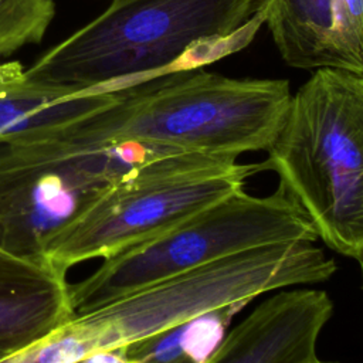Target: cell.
<instances>
[{
  "mask_svg": "<svg viewBox=\"0 0 363 363\" xmlns=\"http://www.w3.org/2000/svg\"><path fill=\"white\" fill-rule=\"evenodd\" d=\"M357 261H359V265H360V271H362V281H363V254L357 258Z\"/></svg>",
  "mask_w": 363,
  "mask_h": 363,
  "instance_id": "obj_12",
  "label": "cell"
},
{
  "mask_svg": "<svg viewBox=\"0 0 363 363\" xmlns=\"http://www.w3.org/2000/svg\"><path fill=\"white\" fill-rule=\"evenodd\" d=\"M54 14V0H0V58L40 43Z\"/></svg>",
  "mask_w": 363,
  "mask_h": 363,
  "instance_id": "obj_9",
  "label": "cell"
},
{
  "mask_svg": "<svg viewBox=\"0 0 363 363\" xmlns=\"http://www.w3.org/2000/svg\"><path fill=\"white\" fill-rule=\"evenodd\" d=\"M247 303L234 302L213 309L122 350L135 363H207L223 342L230 322Z\"/></svg>",
  "mask_w": 363,
  "mask_h": 363,
  "instance_id": "obj_8",
  "label": "cell"
},
{
  "mask_svg": "<svg viewBox=\"0 0 363 363\" xmlns=\"http://www.w3.org/2000/svg\"><path fill=\"white\" fill-rule=\"evenodd\" d=\"M79 363H135L130 360L122 350L119 349H109V350H98L85 359H82Z\"/></svg>",
  "mask_w": 363,
  "mask_h": 363,
  "instance_id": "obj_10",
  "label": "cell"
},
{
  "mask_svg": "<svg viewBox=\"0 0 363 363\" xmlns=\"http://www.w3.org/2000/svg\"><path fill=\"white\" fill-rule=\"evenodd\" d=\"M259 170L312 220L333 251L363 254V74L315 69L292 94L282 125Z\"/></svg>",
  "mask_w": 363,
  "mask_h": 363,
  "instance_id": "obj_3",
  "label": "cell"
},
{
  "mask_svg": "<svg viewBox=\"0 0 363 363\" xmlns=\"http://www.w3.org/2000/svg\"><path fill=\"white\" fill-rule=\"evenodd\" d=\"M306 363H333V362H323V360H319V359L315 356L313 359H311V360L306 362Z\"/></svg>",
  "mask_w": 363,
  "mask_h": 363,
  "instance_id": "obj_11",
  "label": "cell"
},
{
  "mask_svg": "<svg viewBox=\"0 0 363 363\" xmlns=\"http://www.w3.org/2000/svg\"><path fill=\"white\" fill-rule=\"evenodd\" d=\"M259 11L289 67L363 74V0H261Z\"/></svg>",
  "mask_w": 363,
  "mask_h": 363,
  "instance_id": "obj_5",
  "label": "cell"
},
{
  "mask_svg": "<svg viewBox=\"0 0 363 363\" xmlns=\"http://www.w3.org/2000/svg\"><path fill=\"white\" fill-rule=\"evenodd\" d=\"M332 313L326 292L282 288L225 333L207 363H306Z\"/></svg>",
  "mask_w": 363,
  "mask_h": 363,
  "instance_id": "obj_6",
  "label": "cell"
},
{
  "mask_svg": "<svg viewBox=\"0 0 363 363\" xmlns=\"http://www.w3.org/2000/svg\"><path fill=\"white\" fill-rule=\"evenodd\" d=\"M291 98L286 79H238L199 67L113 89L106 105L68 126L102 145L237 159L269 147Z\"/></svg>",
  "mask_w": 363,
  "mask_h": 363,
  "instance_id": "obj_2",
  "label": "cell"
},
{
  "mask_svg": "<svg viewBox=\"0 0 363 363\" xmlns=\"http://www.w3.org/2000/svg\"><path fill=\"white\" fill-rule=\"evenodd\" d=\"M318 238L309 216L281 184L268 196L240 189L108 257L94 277L96 303L250 248Z\"/></svg>",
  "mask_w": 363,
  "mask_h": 363,
  "instance_id": "obj_4",
  "label": "cell"
},
{
  "mask_svg": "<svg viewBox=\"0 0 363 363\" xmlns=\"http://www.w3.org/2000/svg\"><path fill=\"white\" fill-rule=\"evenodd\" d=\"M259 6L261 0H112L24 74L74 95L199 68L252 40L264 23Z\"/></svg>",
  "mask_w": 363,
  "mask_h": 363,
  "instance_id": "obj_1",
  "label": "cell"
},
{
  "mask_svg": "<svg viewBox=\"0 0 363 363\" xmlns=\"http://www.w3.org/2000/svg\"><path fill=\"white\" fill-rule=\"evenodd\" d=\"M62 275L52 262L0 245V357L43 339L69 312Z\"/></svg>",
  "mask_w": 363,
  "mask_h": 363,
  "instance_id": "obj_7",
  "label": "cell"
}]
</instances>
